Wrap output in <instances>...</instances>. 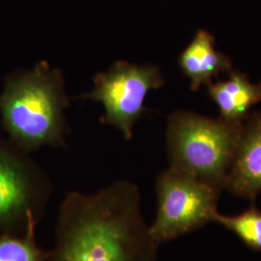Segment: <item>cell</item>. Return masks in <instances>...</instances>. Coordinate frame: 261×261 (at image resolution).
Returning a JSON list of instances; mask_svg holds the SVG:
<instances>
[{
    "label": "cell",
    "instance_id": "obj_1",
    "mask_svg": "<svg viewBox=\"0 0 261 261\" xmlns=\"http://www.w3.org/2000/svg\"><path fill=\"white\" fill-rule=\"evenodd\" d=\"M159 247L141 212L139 187L117 181L93 194H67L46 261H157Z\"/></svg>",
    "mask_w": 261,
    "mask_h": 261
},
{
    "label": "cell",
    "instance_id": "obj_2",
    "mask_svg": "<svg viewBox=\"0 0 261 261\" xmlns=\"http://www.w3.org/2000/svg\"><path fill=\"white\" fill-rule=\"evenodd\" d=\"M67 106L62 74L45 61L10 84L0 100L8 130L28 149L64 144Z\"/></svg>",
    "mask_w": 261,
    "mask_h": 261
},
{
    "label": "cell",
    "instance_id": "obj_3",
    "mask_svg": "<svg viewBox=\"0 0 261 261\" xmlns=\"http://www.w3.org/2000/svg\"><path fill=\"white\" fill-rule=\"evenodd\" d=\"M243 124L208 118L195 112H173L167 127L169 168L224 191Z\"/></svg>",
    "mask_w": 261,
    "mask_h": 261
},
{
    "label": "cell",
    "instance_id": "obj_4",
    "mask_svg": "<svg viewBox=\"0 0 261 261\" xmlns=\"http://www.w3.org/2000/svg\"><path fill=\"white\" fill-rule=\"evenodd\" d=\"M223 190L168 168L156 181L157 214L150 232L159 245L213 223Z\"/></svg>",
    "mask_w": 261,
    "mask_h": 261
},
{
    "label": "cell",
    "instance_id": "obj_5",
    "mask_svg": "<svg viewBox=\"0 0 261 261\" xmlns=\"http://www.w3.org/2000/svg\"><path fill=\"white\" fill-rule=\"evenodd\" d=\"M164 84L156 66L117 61L105 73L95 75L94 89L84 98L103 103L102 122L115 127L130 140L136 122L145 111L146 95Z\"/></svg>",
    "mask_w": 261,
    "mask_h": 261
},
{
    "label": "cell",
    "instance_id": "obj_6",
    "mask_svg": "<svg viewBox=\"0 0 261 261\" xmlns=\"http://www.w3.org/2000/svg\"><path fill=\"white\" fill-rule=\"evenodd\" d=\"M49 191L36 185L23 168L0 152V224L16 219H39L47 207Z\"/></svg>",
    "mask_w": 261,
    "mask_h": 261
},
{
    "label": "cell",
    "instance_id": "obj_7",
    "mask_svg": "<svg viewBox=\"0 0 261 261\" xmlns=\"http://www.w3.org/2000/svg\"><path fill=\"white\" fill-rule=\"evenodd\" d=\"M224 190L252 202L261 194V112L250 114L243 124Z\"/></svg>",
    "mask_w": 261,
    "mask_h": 261
},
{
    "label": "cell",
    "instance_id": "obj_8",
    "mask_svg": "<svg viewBox=\"0 0 261 261\" xmlns=\"http://www.w3.org/2000/svg\"><path fill=\"white\" fill-rule=\"evenodd\" d=\"M178 64L190 80L194 91L202 85L211 84L213 77L222 72H230L232 69L230 57L215 47L214 36L203 29L196 32L191 43L181 53Z\"/></svg>",
    "mask_w": 261,
    "mask_h": 261
},
{
    "label": "cell",
    "instance_id": "obj_9",
    "mask_svg": "<svg viewBox=\"0 0 261 261\" xmlns=\"http://www.w3.org/2000/svg\"><path fill=\"white\" fill-rule=\"evenodd\" d=\"M210 98L218 106L220 118L230 123H244L252 106L261 101V84H253L248 76L230 71L229 77L207 85Z\"/></svg>",
    "mask_w": 261,
    "mask_h": 261
},
{
    "label": "cell",
    "instance_id": "obj_10",
    "mask_svg": "<svg viewBox=\"0 0 261 261\" xmlns=\"http://www.w3.org/2000/svg\"><path fill=\"white\" fill-rule=\"evenodd\" d=\"M213 223L235 234L248 248L261 252V210L252 205L242 213L228 216L218 212Z\"/></svg>",
    "mask_w": 261,
    "mask_h": 261
},
{
    "label": "cell",
    "instance_id": "obj_11",
    "mask_svg": "<svg viewBox=\"0 0 261 261\" xmlns=\"http://www.w3.org/2000/svg\"><path fill=\"white\" fill-rule=\"evenodd\" d=\"M38 220L31 219L22 238L0 237V261H46L47 251L41 249L35 239Z\"/></svg>",
    "mask_w": 261,
    "mask_h": 261
},
{
    "label": "cell",
    "instance_id": "obj_12",
    "mask_svg": "<svg viewBox=\"0 0 261 261\" xmlns=\"http://www.w3.org/2000/svg\"><path fill=\"white\" fill-rule=\"evenodd\" d=\"M260 84H261V82H260Z\"/></svg>",
    "mask_w": 261,
    "mask_h": 261
}]
</instances>
